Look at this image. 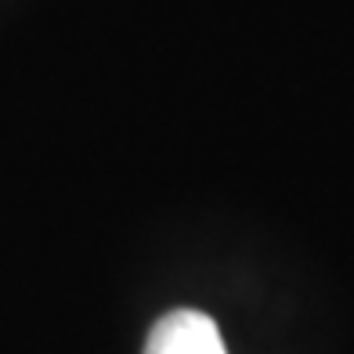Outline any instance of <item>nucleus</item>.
Wrapping results in <instances>:
<instances>
[{"label":"nucleus","instance_id":"nucleus-1","mask_svg":"<svg viewBox=\"0 0 354 354\" xmlns=\"http://www.w3.org/2000/svg\"><path fill=\"white\" fill-rule=\"evenodd\" d=\"M145 354H228L221 340V329L210 315L177 308L152 326Z\"/></svg>","mask_w":354,"mask_h":354}]
</instances>
